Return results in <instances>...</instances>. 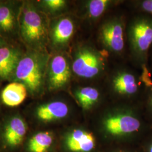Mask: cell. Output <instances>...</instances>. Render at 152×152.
I'll use <instances>...</instances> for the list:
<instances>
[{"instance_id": "1", "label": "cell", "mask_w": 152, "mask_h": 152, "mask_svg": "<svg viewBox=\"0 0 152 152\" xmlns=\"http://www.w3.org/2000/svg\"><path fill=\"white\" fill-rule=\"evenodd\" d=\"M86 121L103 145L139 144L152 130L144 115L141 102L131 103L108 100Z\"/></svg>"}, {"instance_id": "2", "label": "cell", "mask_w": 152, "mask_h": 152, "mask_svg": "<svg viewBox=\"0 0 152 152\" xmlns=\"http://www.w3.org/2000/svg\"><path fill=\"white\" fill-rule=\"evenodd\" d=\"M126 36L133 63L142 74L149 75L147 67L152 48V16L136 13L126 25Z\"/></svg>"}, {"instance_id": "3", "label": "cell", "mask_w": 152, "mask_h": 152, "mask_svg": "<svg viewBox=\"0 0 152 152\" xmlns=\"http://www.w3.org/2000/svg\"><path fill=\"white\" fill-rule=\"evenodd\" d=\"M151 81L149 76L129 68H120L109 77L106 94L112 101L141 103L147 86Z\"/></svg>"}, {"instance_id": "4", "label": "cell", "mask_w": 152, "mask_h": 152, "mask_svg": "<svg viewBox=\"0 0 152 152\" xmlns=\"http://www.w3.org/2000/svg\"><path fill=\"white\" fill-rule=\"evenodd\" d=\"M58 152H100L103 146L90 124L82 120L57 132Z\"/></svg>"}, {"instance_id": "5", "label": "cell", "mask_w": 152, "mask_h": 152, "mask_svg": "<svg viewBox=\"0 0 152 152\" xmlns=\"http://www.w3.org/2000/svg\"><path fill=\"white\" fill-rule=\"evenodd\" d=\"M71 66L73 74L82 80L92 81L102 77L107 68L104 51L93 44L83 41L77 44L72 53Z\"/></svg>"}, {"instance_id": "6", "label": "cell", "mask_w": 152, "mask_h": 152, "mask_svg": "<svg viewBox=\"0 0 152 152\" xmlns=\"http://www.w3.org/2000/svg\"><path fill=\"white\" fill-rule=\"evenodd\" d=\"M19 24L23 40L33 50L46 52L49 26L44 14L33 4L25 3L20 11Z\"/></svg>"}, {"instance_id": "7", "label": "cell", "mask_w": 152, "mask_h": 152, "mask_svg": "<svg viewBox=\"0 0 152 152\" xmlns=\"http://www.w3.org/2000/svg\"><path fill=\"white\" fill-rule=\"evenodd\" d=\"M49 56L46 52L33 50L21 58L14 73L16 81L24 84L33 95L42 92Z\"/></svg>"}, {"instance_id": "8", "label": "cell", "mask_w": 152, "mask_h": 152, "mask_svg": "<svg viewBox=\"0 0 152 152\" xmlns=\"http://www.w3.org/2000/svg\"><path fill=\"white\" fill-rule=\"evenodd\" d=\"M35 117L40 123L45 125L65 122L72 124L83 120L76 102L71 103L61 99L51 100L39 104L35 110Z\"/></svg>"}, {"instance_id": "9", "label": "cell", "mask_w": 152, "mask_h": 152, "mask_svg": "<svg viewBox=\"0 0 152 152\" xmlns=\"http://www.w3.org/2000/svg\"><path fill=\"white\" fill-rule=\"evenodd\" d=\"M126 24L124 17L109 16L102 22L98 33V38L104 51L118 55L125 48Z\"/></svg>"}, {"instance_id": "10", "label": "cell", "mask_w": 152, "mask_h": 152, "mask_svg": "<svg viewBox=\"0 0 152 152\" xmlns=\"http://www.w3.org/2000/svg\"><path fill=\"white\" fill-rule=\"evenodd\" d=\"M73 75L71 61L64 54H56L49 59L46 82L50 91L64 89L71 81Z\"/></svg>"}, {"instance_id": "11", "label": "cell", "mask_w": 152, "mask_h": 152, "mask_svg": "<svg viewBox=\"0 0 152 152\" xmlns=\"http://www.w3.org/2000/svg\"><path fill=\"white\" fill-rule=\"evenodd\" d=\"M72 95L81 112L83 119L88 120L108 100L106 93L91 86L77 87Z\"/></svg>"}, {"instance_id": "12", "label": "cell", "mask_w": 152, "mask_h": 152, "mask_svg": "<svg viewBox=\"0 0 152 152\" xmlns=\"http://www.w3.org/2000/svg\"><path fill=\"white\" fill-rule=\"evenodd\" d=\"M76 25L75 19L68 15L53 20L49 28V41L52 48L60 50L67 47L75 34Z\"/></svg>"}, {"instance_id": "13", "label": "cell", "mask_w": 152, "mask_h": 152, "mask_svg": "<svg viewBox=\"0 0 152 152\" xmlns=\"http://www.w3.org/2000/svg\"><path fill=\"white\" fill-rule=\"evenodd\" d=\"M28 152H58L57 132L53 130L39 131L27 144Z\"/></svg>"}, {"instance_id": "14", "label": "cell", "mask_w": 152, "mask_h": 152, "mask_svg": "<svg viewBox=\"0 0 152 152\" xmlns=\"http://www.w3.org/2000/svg\"><path fill=\"white\" fill-rule=\"evenodd\" d=\"M27 132V126L19 116L11 118L6 124L3 133V140L6 146L14 149L24 140Z\"/></svg>"}, {"instance_id": "15", "label": "cell", "mask_w": 152, "mask_h": 152, "mask_svg": "<svg viewBox=\"0 0 152 152\" xmlns=\"http://www.w3.org/2000/svg\"><path fill=\"white\" fill-rule=\"evenodd\" d=\"M119 2L113 0H88L82 1L81 5V16L86 20L95 22Z\"/></svg>"}, {"instance_id": "16", "label": "cell", "mask_w": 152, "mask_h": 152, "mask_svg": "<svg viewBox=\"0 0 152 152\" xmlns=\"http://www.w3.org/2000/svg\"><path fill=\"white\" fill-rule=\"evenodd\" d=\"M22 57L18 49L6 46L0 48V79H8L14 75Z\"/></svg>"}, {"instance_id": "17", "label": "cell", "mask_w": 152, "mask_h": 152, "mask_svg": "<svg viewBox=\"0 0 152 152\" xmlns=\"http://www.w3.org/2000/svg\"><path fill=\"white\" fill-rule=\"evenodd\" d=\"M27 88L20 82H14L9 84L2 92V100L9 107H16L22 103L27 96Z\"/></svg>"}, {"instance_id": "18", "label": "cell", "mask_w": 152, "mask_h": 152, "mask_svg": "<svg viewBox=\"0 0 152 152\" xmlns=\"http://www.w3.org/2000/svg\"><path fill=\"white\" fill-rule=\"evenodd\" d=\"M15 12L10 6L0 4V33L13 32L16 26Z\"/></svg>"}, {"instance_id": "19", "label": "cell", "mask_w": 152, "mask_h": 152, "mask_svg": "<svg viewBox=\"0 0 152 152\" xmlns=\"http://www.w3.org/2000/svg\"><path fill=\"white\" fill-rule=\"evenodd\" d=\"M141 105L145 118L152 126V81L147 86Z\"/></svg>"}, {"instance_id": "20", "label": "cell", "mask_w": 152, "mask_h": 152, "mask_svg": "<svg viewBox=\"0 0 152 152\" xmlns=\"http://www.w3.org/2000/svg\"><path fill=\"white\" fill-rule=\"evenodd\" d=\"M40 4L44 10L54 15L64 11L67 7L68 2L65 0H44Z\"/></svg>"}, {"instance_id": "21", "label": "cell", "mask_w": 152, "mask_h": 152, "mask_svg": "<svg viewBox=\"0 0 152 152\" xmlns=\"http://www.w3.org/2000/svg\"><path fill=\"white\" fill-rule=\"evenodd\" d=\"M100 152H141L138 144H113L104 145Z\"/></svg>"}, {"instance_id": "22", "label": "cell", "mask_w": 152, "mask_h": 152, "mask_svg": "<svg viewBox=\"0 0 152 152\" xmlns=\"http://www.w3.org/2000/svg\"><path fill=\"white\" fill-rule=\"evenodd\" d=\"M136 13H142L152 16V0H137L131 2Z\"/></svg>"}, {"instance_id": "23", "label": "cell", "mask_w": 152, "mask_h": 152, "mask_svg": "<svg viewBox=\"0 0 152 152\" xmlns=\"http://www.w3.org/2000/svg\"><path fill=\"white\" fill-rule=\"evenodd\" d=\"M141 152H152V130L138 144Z\"/></svg>"}, {"instance_id": "24", "label": "cell", "mask_w": 152, "mask_h": 152, "mask_svg": "<svg viewBox=\"0 0 152 152\" xmlns=\"http://www.w3.org/2000/svg\"><path fill=\"white\" fill-rule=\"evenodd\" d=\"M5 42L4 38L2 37L1 34L0 33V48L5 46Z\"/></svg>"}, {"instance_id": "25", "label": "cell", "mask_w": 152, "mask_h": 152, "mask_svg": "<svg viewBox=\"0 0 152 152\" xmlns=\"http://www.w3.org/2000/svg\"><path fill=\"white\" fill-rule=\"evenodd\" d=\"M150 58H151V66H152V49H151V56H149V59H150Z\"/></svg>"}, {"instance_id": "26", "label": "cell", "mask_w": 152, "mask_h": 152, "mask_svg": "<svg viewBox=\"0 0 152 152\" xmlns=\"http://www.w3.org/2000/svg\"><path fill=\"white\" fill-rule=\"evenodd\" d=\"M1 4V2H0V4Z\"/></svg>"}]
</instances>
